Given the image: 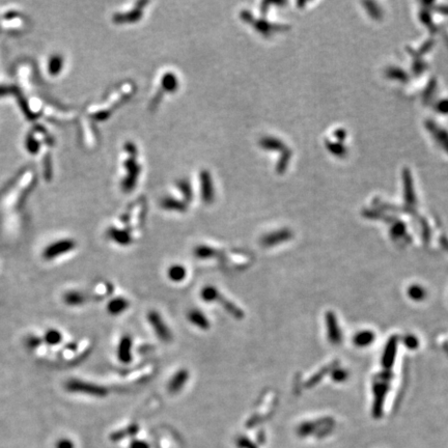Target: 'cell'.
Wrapping results in <instances>:
<instances>
[{
  "instance_id": "cell-1",
  "label": "cell",
  "mask_w": 448,
  "mask_h": 448,
  "mask_svg": "<svg viewBox=\"0 0 448 448\" xmlns=\"http://www.w3.org/2000/svg\"><path fill=\"white\" fill-rule=\"evenodd\" d=\"M65 389L69 392L74 393H82L87 395H93V397H105L107 394V389L94 383H89L86 381H81L77 379H71L65 383Z\"/></svg>"
},
{
  "instance_id": "cell-2",
  "label": "cell",
  "mask_w": 448,
  "mask_h": 448,
  "mask_svg": "<svg viewBox=\"0 0 448 448\" xmlns=\"http://www.w3.org/2000/svg\"><path fill=\"white\" fill-rule=\"evenodd\" d=\"M148 321L150 325L152 326L154 332L158 336L161 341L163 342H169L173 339V334H171L170 329L166 325V323L163 321L162 317L159 312L157 311H151L148 313Z\"/></svg>"
},
{
  "instance_id": "cell-3",
  "label": "cell",
  "mask_w": 448,
  "mask_h": 448,
  "mask_svg": "<svg viewBox=\"0 0 448 448\" xmlns=\"http://www.w3.org/2000/svg\"><path fill=\"white\" fill-rule=\"evenodd\" d=\"M76 247V243L71 240V239H67V240H60L58 242H55L53 244L49 245L43 253L44 258L47 260H52L55 259L58 256L68 253Z\"/></svg>"
},
{
  "instance_id": "cell-4",
  "label": "cell",
  "mask_w": 448,
  "mask_h": 448,
  "mask_svg": "<svg viewBox=\"0 0 448 448\" xmlns=\"http://www.w3.org/2000/svg\"><path fill=\"white\" fill-rule=\"evenodd\" d=\"M188 380H189V372L187 370L178 371L169 381L167 386L168 391L174 394L179 393L184 387H185Z\"/></svg>"
},
{
  "instance_id": "cell-5",
  "label": "cell",
  "mask_w": 448,
  "mask_h": 448,
  "mask_svg": "<svg viewBox=\"0 0 448 448\" xmlns=\"http://www.w3.org/2000/svg\"><path fill=\"white\" fill-rule=\"evenodd\" d=\"M117 359L122 363L128 364L133 359L132 356V338L129 335H125L120 340L117 347Z\"/></svg>"
},
{
  "instance_id": "cell-6",
  "label": "cell",
  "mask_w": 448,
  "mask_h": 448,
  "mask_svg": "<svg viewBox=\"0 0 448 448\" xmlns=\"http://www.w3.org/2000/svg\"><path fill=\"white\" fill-rule=\"evenodd\" d=\"M187 319L193 326L197 327L199 329H202V330H208L211 326L210 321L206 317V314L199 309L190 310L187 314Z\"/></svg>"
},
{
  "instance_id": "cell-7",
  "label": "cell",
  "mask_w": 448,
  "mask_h": 448,
  "mask_svg": "<svg viewBox=\"0 0 448 448\" xmlns=\"http://www.w3.org/2000/svg\"><path fill=\"white\" fill-rule=\"evenodd\" d=\"M108 238L121 246H128L132 243V238L128 231L116 227H111L107 231Z\"/></svg>"
},
{
  "instance_id": "cell-8",
  "label": "cell",
  "mask_w": 448,
  "mask_h": 448,
  "mask_svg": "<svg viewBox=\"0 0 448 448\" xmlns=\"http://www.w3.org/2000/svg\"><path fill=\"white\" fill-rule=\"evenodd\" d=\"M129 301L125 298L117 297L110 300L107 304V311L111 315H120L129 308Z\"/></svg>"
},
{
  "instance_id": "cell-9",
  "label": "cell",
  "mask_w": 448,
  "mask_h": 448,
  "mask_svg": "<svg viewBox=\"0 0 448 448\" xmlns=\"http://www.w3.org/2000/svg\"><path fill=\"white\" fill-rule=\"evenodd\" d=\"M220 304L223 306V308L225 309L231 317H233L234 319H236V320H241V319H243V317H244V312H243V310L242 309H240L238 306H236L234 303H232V302H230V301H228L227 299H225V298H223L221 295H220V297H219V299L217 300Z\"/></svg>"
},
{
  "instance_id": "cell-10",
  "label": "cell",
  "mask_w": 448,
  "mask_h": 448,
  "mask_svg": "<svg viewBox=\"0 0 448 448\" xmlns=\"http://www.w3.org/2000/svg\"><path fill=\"white\" fill-rule=\"evenodd\" d=\"M167 275H168V278L171 281L181 282L186 278L187 270L184 266L179 265V263H176V265H173L168 269Z\"/></svg>"
},
{
  "instance_id": "cell-11",
  "label": "cell",
  "mask_w": 448,
  "mask_h": 448,
  "mask_svg": "<svg viewBox=\"0 0 448 448\" xmlns=\"http://www.w3.org/2000/svg\"><path fill=\"white\" fill-rule=\"evenodd\" d=\"M63 302L69 306H78L85 302V297L78 291H71L63 295Z\"/></svg>"
},
{
  "instance_id": "cell-12",
  "label": "cell",
  "mask_w": 448,
  "mask_h": 448,
  "mask_svg": "<svg viewBox=\"0 0 448 448\" xmlns=\"http://www.w3.org/2000/svg\"><path fill=\"white\" fill-rule=\"evenodd\" d=\"M220 295H221V294L219 293V291L217 289V287H215V286H213V285H207V286H205V287L202 289V292H201V297H202V299H203L205 302H208V303H212V302L217 301V300L219 299Z\"/></svg>"
},
{
  "instance_id": "cell-13",
  "label": "cell",
  "mask_w": 448,
  "mask_h": 448,
  "mask_svg": "<svg viewBox=\"0 0 448 448\" xmlns=\"http://www.w3.org/2000/svg\"><path fill=\"white\" fill-rule=\"evenodd\" d=\"M194 255L199 259H210L216 255V250L207 245H201L195 248Z\"/></svg>"
},
{
  "instance_id": "cell-14",
  "label": "cell",
  "mask_w": 448,
  "mask_h": 448,
  "mask_svg": "<svg viewBox=\"0 0 448 448\" xmlns=\"http://www.w3.org/2000/svg\"><path fill=\"white\" fill-rule=\"evenodd\" d=\"M62 340L61 333L56 329H49L44 335V341L49 346H56Z\"/></svg>"
},
{
  "instance_id": "cell-15",
  "label": "cell",
  "mask_w": 448,
  "mask_h": 448,
  "mask_svg": "<svg viewBox=\"0 0 448 448\" xmlns=\"http://www.w3.org/2000/svg\"><path fill=\"white\" fill-rule=\"evenodd\" d=\"M42 344V339L35 336V335H30L27 338H26V346L27 348H29L30 350H34L36 348H38Z\"/></svg>"
}]
</instances>
